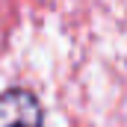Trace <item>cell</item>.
<instances>
[{"instance_id": "cell-1", "label": "cell", "mask_w": 127, "mask_h": 127, "mask_svg": "<svg viewBox=\"0 0 127 127\" xmlns=\"http://www.w3.org/2000/svg\"><path fill=\"white\" fill-rule=\"evenodd\" d=\"M0 127H44V106L38 95L24 86L0 92Z\"/></svg>"}]
</instances>
